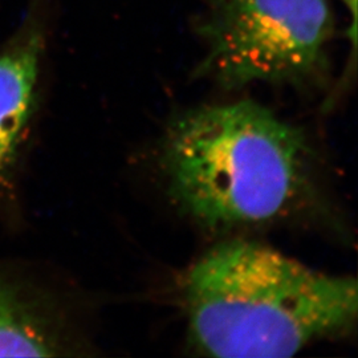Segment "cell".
Segmentation results:
<instances>
[{
	"mask_svg": "<svg viewBox=\"0 0 358 358\" xmlns=\"http://www.w3.org/2000/svg\"><path fill=\"white\" fill-rule=\"evenodd\" d=\"M159 167L171 202L215 232L294 217L316 189L304 131L252 100L198 106L170 122Z\"/></svg>",
	"mask_w": 358,
	"mask_h": 358,
	"instance_id": "cell-1",
	"label": "cell"
},
{
	"mask_svg": "<svg viewBox=\"0 0 358 358\" xmlns=\"http://www.w3.org/2000/svg\"><path fill=\"white\" fill-rule=\"evenodd\" d=\"M345 6L349 19H350V26L348 27V40L352 43V52L355 53L356 45H357V0H341Z\"/></svg>",
	"mask_w": 358,
	"mask_h": 358,
	"instance_id": "cell-6",
	"label": "cell"
},
{
	"mask_svg": "<svg viewBox=\"0 0 358 358\" xmlns=\"http://www.w3.org/2000/svg\"><path fill=\"white\" fill-rule=\"evenodd\" d=\"M60 344L48 324L4 284H0V357H51Z\"/></svg>",
	"mask_w": 358,
	"mask_h": 358,
	"instance_id": "cell-5",
	"label": "cell"
},
{
	"mask_svg": "<svg viewBox=\"0 0 358 358\" xmlns=\"http://www.w3.org/2000/svg\"><path fill=\"white\" fill-rule=\"evenodd\" d=\"M198 78L226 90L308 87L329 71L336 22L328 0H199Z\"/></svg>",
	"mask_w": 358,
	"mask_h": 358,
	"instance_id": "cell-3",
	"label": "cell"
},
{
	"mask_svg": "<svg viewBox=\"0 0 358 358\" xmlns=\"http://www.w3.org/2000/svg\"><path fill=\"white\" fill-rule=\"evenodd\" d=\"M189 345L222 358L292 357L357 324V280L309 268L245 239L219 243L183 273Z\"/></svg>",
	"mask_w": 358,
	"mask_h": 358,
	"instance_id": "cell-2",
	"label": "cell"
},
{
	"mask_svg": "<svg viewBox=\"0 0 358 358\" xmlns=\"http://www.w3.org/2000/svg\"><path fill=\"white\" fill-rule=\"evenodd\" d=\"M43 31L27 23L0 52V178L13 167L36 103Z\"/></svg>",
	"mask_w": 358,
	"mask_h": 358,
	"instance_id": "cell-4",
	"label": "cell"
}]
</instances>
